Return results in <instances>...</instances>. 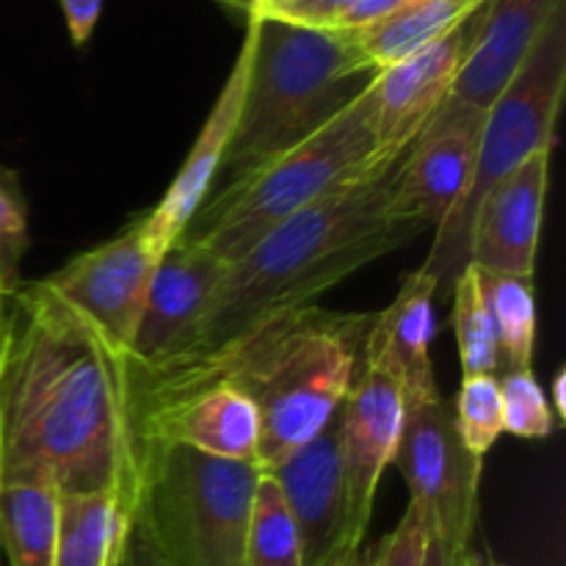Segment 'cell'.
Listing matches in <instances>:
<instances>
[{
    "instance_id": "484cf974",
    "label": "cell",
    "mask_w": 566,
    "mask_h": 566,
    "mask_svg": "<svg viewBox=\"0 0 566 566\" xmlns=\"http://www.w3.org/2000/svg\"><path fill=\"white\" fill-rule=\"evenodd\" d=\"M451 403L462 446L473 457L484 459L503 434L501 381L497 376H468Z\"/></svg>"
},
{
    "instance_id": "6da1fadb",
    "label": "cell",
    "mask_w": 566,
    "mask_h": 566,
    "mask_svg": "<svg viewBox=\"0 0 566 566\" xmlns=\"http://www.w3.org/2000/svg\"><path fill=\"white\" fill-rule=\"evenodd\" d=\"M142 442L127 363L42 280L0 310V484L108 490L136 509Z\"/></svg>"
},
{
    "instance_id": "9a60e30c",
    "label": "cell",
    "mask_w": 566,
    "mask_h": 566,
    "mask_svg": "<svg viewBox=\"0 0 566 566\" xmlns=\"http://www.w3.org/2000/svg\"><path fill=\"white\" fill-rule=\"evenodd\" d=\"M551 188V153H539L503 177L475 205L468 263L484 274L534 280Z\"/></svg>"
},
{
    "instance_id": "d590c367",
    "label": "cell",
    "mask_w": 566,
    "mask_h": 566,
    "mask_svg": "<svg viewBox=\"0 0 566 566\" xmlns=\"http://www.w3.org/2000/svg\"><path fill=\"white\" fill-rule=\"evenodd\" d=\"M473 566H503V564H492V562H481V558H475Z\"/></svg>"
},
{
    "instance_id": "d6a6232c",
    "label": "cell",
    "mask_w": 566,
    "mask_h": 566,
    "mask_svg": "<svg viewBox=\"0 0 566 566\" xmlns=\"http://www.w3.org/2000/svg\"><path fill=\"white\" fill-rule=\"evenodd\" d=\"M116 566H160V564H158V558L149 553L147 542L136 534V528H130V536H127L125 551H122Z\"/></svg>"
},
{
    "instance_id": "8fae6325",
    "label": "cell",
    "mask_w": 566,
    "mask_h": 566,
    "mask_svg": "<svg viewBox=\"0 0 566 566\" xmlns=\"http://www.w3.org/2000/svg\"><path fill=\"white\" fill-rule=\"evenodd\" d=\"M486 9L490 6L468 17L448 36L437 39L434 44L396 61L376 75V138H379L381 160H392L407 153L431 116L442 108L464 59L479 39Z\"/></svg>"
},
{
    "instance_id": "52a82bcc",
    "label": "cell",
    "mask_w": 566,
    "mask_h": 566,
    "mask_svg": "<svg viewBox=\"0 0 566 566\" xmlns=\"http://www.w3.org/2000/svg\"><path fill=\"white\" fill-rule=\"evenodd\" d=\"M566 92V0L547 20L528 59L486 108L479 138L473 182L457 213L434 232L423 269L437 280V296L451 298L459 271L468 265L470 224L486 191L556 142L558 114Z\"/></svg>"
},
{
    "instance_id": "836d02e7",
    "label": "cell",
    "mask_w": 566,
    "mask_h": 566,
    "mask_svg": "<svg viewBox=\"0 0 566 566\" xmlns=\"http://www.w3.org/2000/svg\"><path fill=\"white\" fill-rule=\"evenodd\" d=\"M553 407V412H556V420L558 423H564L566 420V370H556V376H553V398H547Z\"/></svg>"
},
{
    "instance_id": "7a4b0ae2",
    "label": "cell",
    "mask_w": 566,
    "mask_h": 566,
    "mask_svg": "<svg viewBox=\"0 0 566 566\" xmlns=\"http://www.w3.org/2000/svg\"><path fill=\"white\" fill-rule=\"evenodd\" d=\"M374 318L376 313H335L318 304L271 315L205 354L127 368L130 407L227 381L258 407V468L271 473L315 440L343 407Z\"/></svg>"
},
{
    "instance_id": "30bf717a",
    "label": "cell",
    "mask_w": 566,
    "mask_h": 566,
    "mask_svg": "<svg viewBox=\"0 0 566 566\" xmlns=\"http://www.w3.org/2000/svg\"><path fill=\"white\" fill-rule=\"evenodd\" d=\"M407 398L392 374L370 359H359L357 379L337 409V448L348 497V528L363 551L374 517L381 475L396 462L401 446Z\"/></svg>"
},
{
    "instance_id": "d6986e66",
    "label": "cell",
    "mask_w": 566,
    "mask_h": 566,
    "mask_svg": "<svg viewBox=\"0 0 566 566\" xmlns=\"http://www.w3.org/2000/svg\"><path fill=\"white\" fill-rule=\"evenodd\" d=\"M434 298L437 280L420 265L403 276L396 298L376 313L363 348L365 359L396 376L407 407L440 398L431 363V340L437 335Z\"/></svg>"
},
{
    "instance_id": "9c48e42d",
    "label": "cell",
    "mask_w": 566,
    "mask_h": 566,
    "mask_svg": "<svg viewBox=\"0 0 566 566\" xmlns=\"http://www.w3.org/2000/svg\"><path fill=\"white\" fill-rule=\"evenodd\" d=\"M160 258L138 216L119 235L86 249L42 282L127 359Z\"/></svg>"
},
{
    "instance_id": "44dd1931",
    "label": "cell",
    "mask_w": 566,
    "mask_h": 566,
    "mask_svg": "<svg viewBox=\"0 0 566 566\" xmlns=\"http://www.w3.org/2000/svg\"><path fill=\"white\" fill-rule=\"evenodd\" d=\"M490 3L492 0H420L374 25L346 33L357 44L363 59L381 72L396 61L429 48L437 39L448 36L453 28H459L468 17Z\"/></svg>"
},
{
    "instance_id": "e0dca14e",
    "label": "cell",
    "mask_w": 566,
    "mask_h": 566,
    "mask_svg": "<svg viewBox=\"0 0 566 566\" xmlns=\"http://www.w3.org/2000/svg\"><path fill=\"white\" fill-rule=\"evenodd\" d=\"M247 66L249 55L247 48L241 44V53H238L202 130L197 133L186 160L177 169L175 180L169 182L160 202L142 216L144 238L158 254H164L186 232V227L191 224V219L199 213V208H202L205 199L213 191L216 180H219L221 164H224L227 147H230L232 130H235L238 114H241Z\"/></svg>"
},
{
    "instance_id": "f546056e",
    "label": "cell",
    "mask_w": 566,
    "mask_h": 566,
    "mask_svg": "<svg viewBox=\"0 0 566 566\" xmlns=\"http://www.w3.org/2000/svg\"><path fill=\"white\" fill-rule=\"evenodd\" d=\"M352 6L354 0H293V3L274 11V14L263 17H276V20L296 22V25L307 28H337V22L343 20V14H346Z\"/></svg>"
},
{
    "instance_id": "ac0fdd59",
    "label": "cell",
    "mask_w": 566,
    "mask_h": 566,
    "mask_svg": "<svg viewBox=\"0 0 566 566\" xmlns=\"http://www.w3.org/2000/svg\"><path fill=\"white\" fill-rule=\"evenodd\" d=\"M562 3L564 0H492L479 39L440 111L486 114L517 75L551 14Z\"/></svg>"
},
{
    "instance_id": "ffe728a7",
    "label": "cell",
    "mask_w": 566,
    "mask_h": 566,
    "mask_svg": "<svg viewBox=\"0 0 566 566\" xmlns=\"http://www.w3.org/2000/svg\"><path fill=\"white\" fill-rule=\"evenodd\" d=\"M130 528L133 512L114 492H61L53 566H116Z\"/></svg>"
},
{
    "instance_id": "4fadbf2b",
    "label": "cell",
    "mask_w": 566,
    "mask_h": 566,
    "mask_svg": "<svg viewBox=\"0 0 566 566\" xmlns=\"http://www.w3.org/2000/svg\"><path fill=\"white\" fill-rule=\"evenodd\" d=\"M138 442H171L208 457L258 468L260 412L227 381H208L133 409Z\"/></svg>"
},
{
    "instance_id": "8992f818",
    "label": "cell",
    "mask_w": 566,
    "mask_h": 566,
    "mask_svg": "<svg viewBox=\"0 0 566 566\" xmlns=\"http://www.w3.org/2000/svg\"><path fill=\"white\" fill-rule=\"evenodd\" d=\"M260 475L254 464L144 442L133 528L160 566H243Z\"/></svg>"
},
{
    "instance_id": "4dcf8cb0",
    "label": "cell",
    "mask_w": 566,
    "mask_h": 566,
    "mask_svg": "<svg viewBox=\"0 0 566 566\" xmlns=\"http://www.w3.org/2000/svg\"><path fill=\"white\" fill-rule=\"evenodd\" d=\"M415 3H420V0H354L352 9L343 14V20L332 31H357V28L374 25V22L398 14Z\"/></svg>"
},
{
    "instance_id": "e575fe53",
    "label": "cell",
    "mask_w": 566,
    "mask_h": 566,
    "mask_svg": "<svg viewBox=\"0 0 566 566\" xmlns=\"http://www.w3.org/2000/svg\"><path fill=\"white\" fill-rule=\"evenodd\" d=\"M287 3H293V0H247V14H274Z\"/></svg>"
},
{
    "instance_id": "f1b7e54d",
    "label": "cell",
    "mask_w": 566,
    "mask_h": 566,
    "mask_svg": "<svg viewBox=\"0 0 566 566\" xmlns=\"http://www.w3.org/2000/svg\"><path fill=\"white\" fill-rule=\"evenodd\" d=\"M429 523L415 503H409L392 534L381 542L368 566H423Z\"/></svg>"
},
{
    "instance_id": "cb8c5ba5",
    "label": "cell",
    "mask_w": 566,
    "mask_h": 566,
    "mask_svg": "<svg viewBox=\"0 0 566 566\" xmlns=\"http://www.w3.org/2000/svg\"><path fill=\"white\" fill-rule=\"evenodd\" d=\"M243 566H304L298 528L280 484L269 473L260 475L249 512Z\"/></svg>"
},
{
    "instance_id": "1f68e13d",
    "label": "cell",
    "mask_w": 566,
    "mask_h": 566,
    "mask_svg": "<svg viewBox=\"0 0 566 566\" xmlns=\"http://www.w3.org/2000/svg\"><path fill=\"white\" fill-rule=\"evenodd\" d=\"M61 11H64L66 31H70V39L75 48H83V44L92 39L94 28H97L99 11H103V0H59Z\"/></svg>"
},
{
    "instance_id": "8d00e7d4",
    "label": "cell",
    "mask_w": 566,
    "mask_h": 566,
    "mask_svg": "<svg viewBox=\"0 0 566 566\" xmlns=\"http://www.w3.org/2000/svg\"><path fill=\"white\" fill-rule=\"evenodd\" d=\"M0 310H3V298H0Z\"/></svg>"
},
{
    "instance_id": "5b68a950",
    "label": "cell",
    "mask_w": 566,
    "mask_h": 566,
    "mask_svg": "<svg viewBox=\"0 0 566 566\" xmlns=\"http://www.w3.org/2000/svg\"><path fill=\"white\" fill-rule=\"evenodd\" d=\"M387 164L390 160L379 155L370 83L307 142L287 149L238 186L210 193L180 238L232 265L298 210L337 188L365 180Z\"/></svg>"
},
{
    "instance_id": "d4e9b609",
    "label": "cell",
    "mask_w": 566,
    "mask_h": 566,
    "mask_svg": "<svg viewBox=\"0 0 566 566\" xmlns=\"http://www.w3.org/2000/svg\"><path fill=\"white\" fill-rule=\"evenodd\" d=\"M453 337H457L462 379L468 376H495L501 368L495 329L486 313L484 293H481V274L475 265H464L459 271L451 291Z\"/></svg>"
},
{
    "instance_id": "277c9868",
    "label": "cell",
    "mask_w": 566,
    "mask_h": 566,
    "mask_svg": "<svg viewBox=\"0 0 566 566\" xmlns=\"http://www.w3.org/2000/svg\"><path fill=\"white\" fill-rule=\"evenodd\" d=\"M243 48L247 88L213 191L238 186L307 142L379 75L352 36L332 28L249 14Z\"/></svg>"
},
{
    "instance_id": "83f0119b",
    "label": "cell",
    "mask_w": 566,
    "mask_h": 566,
    "mask_svg": "<svg viewBox=\"0 0 566 566\" xmlns=\"http://www.w3.org/2000/svg\"><path fill=\"white\" fill-rule=\"evenodd\" d=\"M31 249L28 202L20 177L0 164V298L11 296L22 285V258Z\"/></svg>"
},
{
    "instance_id": "4316f807",
    "label": "cell",
    "mask_w": 566,
    "mask_h": 566,
    "mask_svg": "<svg viewBox=\"0 0 566 566\" xmlns=\"http://www.w3.org/2000/svg\"><path fill=\"white\" fill-rule=\"evenodd\" d=\"M501 381L503 431L520 440H547L558 429L547 392L536 381L534 368L509 370Z\"/></svg>"
},
{
    "instance_id": "7402d4cb",
    "label": "cell",
    "mask_w": 566,
    "mask_h": 566,
    "mask_svg": "<svg viewBox=\"0 0 566 566\" xmlns=\"http://www.w3.org/2000/svg\"><path fill=\"white\" fill-rule=\"evenodd\" d=\"M61 490L53 481L0 484V551L11 566H53Z\"/></svg>"
},
{
    "instance_id": "ba28073f",
    "label": "cell",
    "mask_w": 566,
    "mask_h": 566,
    "mask_svg": "<svg viewBox=\"0 0 566 566\" xmlns=\"http://www.w3.org/2000/svg\"><path fill=\"white\" fill-rule=\"evenodd\" d=\"M392 464L401 470L409 503L423 512L429 531L453 545L473 547L484 459L462 446L451 401L440 396L407 407Z\"/></svg>"
},
{
    "instance_id": "3957f363",
    "label": "cell",
    "mask_w": 566,
    "mask_h": 566,
    "mask_svg": "<svg viewBox=\"0 0 566 566\" xmlns=\"http://www.w3.org/2000/svg\"><path fill=\"white\" fill-rule=\"evenodd\" d=\"M409 149L365 180L298 210L232 263L210 298L197 340L180 357L210 352L271 315L315 304L359 269L429 232L423 221L398 210Z\"/></svg>"
},
{
    "instance_id": "2e32d148",
    "label": "cell",
    "mask_w": 566,
    "mask_h": 566,
    "mask_svg": "<svg viewBox=\"0 0 566 566\" xmlns=\"http://www.w3.org/2000/svg\"><path fill=\"white\" fill-rule=\"evenodd\" d=\"M484 114L437 111L415 138L398 186V210L440 230L464 202L479 160Z\"/></svg>"
},
{
    "instance_id": "5bb4252c",
    "label": "cell",
    "mask_w": 566,
    "mask_h": 566,
    "mask_svg": "<svg viewBox=\"0 0 566 566\" xmlns=\"http://www.w3.org/2000/svg\"><path fill=\"white\" fill-rule=\"evenodd\" d=\"M302 539L304 566H359L337 448V415L302 451L271 470Z\"/></svg>"
},
{
    "instance_id": "603a6c76",
    "label": "cell",
    "mask_w": 566,
    "mask_h": 566,
    "mask_svg": "<svg viewBox=\"0 0 566 566\" xmlns=\"http://www.w3.org/2000/svg\"><path fill=\"white\" fill-rule=\"evenodd\" d=\"M481 274L486 313L495 329L497 354L509 370H525L534 365L536 348V298L534 280L506 274Z\"/></svg>"
},
{
    "instance_id": "7c38bea8",
    "label": "cell",
    "mask_w": 566,
    "mask_h": 566,
    "mask_svg": "<svg viewBox=\"0 0 566 566\" xmlns=\"http://www.w3.org/2000/svg\"><path fill=\"white\" fill-rule=\"evenodd\" d=\"M230 265L199 243L177 238L158 260L127 368H153L193 346L216 287Z\"/></svg>"
}]
</instances>
